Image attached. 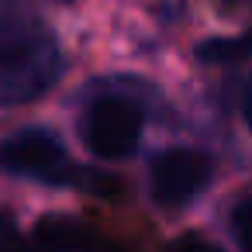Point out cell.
Returning a JSON list of instances; mask_svg holds the SVG:
<instances>
[{"mask_svg": "<svg viewBox=\"0 0 252 252\" xmlns=\"http://www.w3.org/2000/svg\"><path fill=\"white\" fill-rule=\"evenodd\" d=\"M63 76L56 32L28 7L0 0V107L38 100Z\"/></svg>", "mask_w": 252, "mask_h": 252, "instance_id": "6da1fadb", "label": "cell"}, {"mask_svg": "<svg viewBox=\"0 0 252 252\" xmlns=\"http://www.w3.org/2000/svg\"><path fill=\"white\" fill-rule=\"evenodd\" d=\"M152 87L135 76H104L94 80L83 90L76 131L80 142L97 159H128L135 156L149 107H152Z\"/></svg>", "mask_w": 252, "mask_h": 252, "instance_id": "7a4b0ae2", "label": "cell"}, {"mask_svg": "<svg viewBox=\"0 0 252 252\" xmlns=\"http://www.w3.org/2000/svg\"><path fill=\"white\" fill-rule=\"evenodd\" d=\"M0 173L45 183V187H80L104 197L121 193V180L76 166L66 152V145L49 128H21L7 138H0Z\"/></svg>", "mask_w": 252, "mask_h": 252, "instance_id": "3957f363", "label": "cell"}, {"mask_svg": "<svg viewBox=\"0 0 252 252\" xmlns=\"http://www.w3.org/2000/svg\"><path fill=\"white\" fill-rule=\"evenodd\" d=\"M211 180H214V159L187 145L162 149L149 166V193L166 211H180L193 204Z\"/></svg>", "mask_w": 252, "mask_h": 252, "instance_id": "277c9868", "label": "cell"}, {"mask_svg": "<svg viewBox=\"0 0 252 252\" xmlns=\"http://www.w3.org/2000/svg\"><path fill=\"white\" fill-rule=\"evenodd\" d=\"M32 242H35V252H128L100 228L69 214H45L35 224Z\"/></svg>", "mask_w": 252, "mask_h": 252, "instance_id": "5b68a950", "label": "cell"}, {"mask_svg": "<svg viewBox=\"0 0 252 252\" xmlns=\"http://www.w3.org/2000/svg\"><path fill=\"white\" fill-rule=\"evenodd\" d=\"M252 52V32L238 35V38H214V42H200L197 45V59L200 63H235L242 56Z\"/></svg>", "mask_w": 252, "mask_h": 252, "instance_id": "8992f818", "label": "cell"}, {"mask_svg": "<svg viewBox=\"0 0 252 252\" xmlns=\"http://www.w3.org/2000/svg\"><path fill=\"white\" fill-rule=\"evenodd\" d=\"M228 228H231L238 249H242V252H252V193H249V197H238V200L231 204Z\"/></svg>", "mask_w": 252, "mask_h": 252, "instance_id": "52a82bcc", "label": "cell"}, {"mask_svg": "<svg viewBox=\"0 0 252 252\" xmlns=\"http://www.w3.org/2000/svg\"><path fill=\"white\" fill-rule=\"evenodd\" d=\"M0 252H28V245H25L14 218L4 214V211H0Z\"/></svg>", "mask_w": 252, "mask_h": 252, "instance_id": "ba28073f", "label": "cell"}, {"mask_svg": "<svg viewBox=\"0 0 252 252\" xmlns=\"http://www.w3.org/2000/svg\"><path fill=\"white\" fill-rule=\"evenodd\" d=\"M166 252H221L218 245H211L207 238H197V235H183V238H176Z\"/></svg>", "mask_w": 252, "mask_h": 252, "instance_id": "9c48e42d", "label": "cell"}, {"mask_svg": "<svg viewBox=\"0 0 252 252\" xmlns=\"http://www.w3.org/2000/svg\"><path fill=\"white\" fill-rule=\"evenodd\" d=\"M242 118H245V125H249V131H252V76H249L245 87H242Z\"/></svg>", "mask_w": 252, "mask_h": 252, "instance_id": "30bf717a", "label": "cell"}, {"mask_svg": "<svg viewBox=\"0 0 252 252\" xmlns=\"http://www.w3.org/2000/svg\"><path fill=\"white\" fill-rule=\"evenodd\" d=\"M221 7L228 11H242V14H252V0H218Z\"/></svg>", "mask_w": 252, "mask_h": 252, "instance_id": "8fae6325", "label": "cell"}, {"mask_svg": "<svg viewBox=\"0 0 252 252\" xmlns=\"http://www.w3.org/2000/svg\"><path fill=\"white\" fill-rule=\"evenodd\" d=\"M66 4H69V0H66Z\"/></svg>", "mask_w": 252, "mask_h": 252, "instance_id": "7c38bea8", "label": "cell"}]
</instances>
